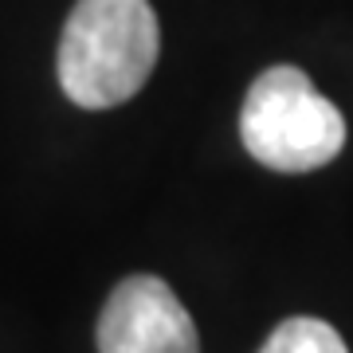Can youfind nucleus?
<instances>
[{
  "label": "nucleus",
  "instance_id": "1",
  "mask_svg": "<svg viewBox=\"0 0 353 353\" xmlns=\"http://www.w3.org/2000/svg\"><path fill=\"white\" fill-rule=\"evenodd\" d=\"M161 28L150 0H79L59 39V87L83 110L122 106L150 83Z\"/></svg>",
  "mask_w": 353,
  "mask_h": 353
},
{
  "label": "nucleus",
  "instance_id": "2",
  "mask_svg": "<svg viewBox=\"0 0 353 353\" xmlns=\"http://www.w3.org/2000/svg\"><path fill=\"white\" fill-rule=\"evenodd\" d=\"M243 150L275 173H314L345 150V118L299 67H267L240 110Z\"/></svg>",
  "mask_w": 353,
  "mask_h": 353
},
{
  "label": "nucleus",
  "instance_id": "3",
  "mask_svg": "<svg viewBox=\"0 0 353 353\" xmlns=\"http://www.w3.org/2000/svg\"><path fill=\"white\" fill-rule=\"evenodd\" d=\"M99 353H201V338L165 279L130 275L99 314Z\"/></svg>",
  "mask_w": 353,
  "mask_h": 353
},
{
  "label": "nucleus",
  "instance_id": "4",
  "mask_svg": "<svg viewBox=\"0 0 353 353\" xmlns=\"http://www.w3.org/2000/svg\"><path fill=\"white\" fill-rule=\"evenodd\" d=\"M259 353H350L341 334L322 318H287L271 330Z\"/></svg>",
  "mask_w": 353,
  "mask_h": 353
}]
</instances>
